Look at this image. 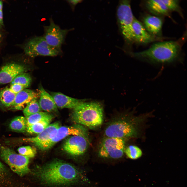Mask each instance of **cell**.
I'll use <instances>...</instances> for the list:
<instances>
[{"mask_svg": "<svg viewBox=\"0 0 187 187\" xmlns=\"http://www.w3.org/2000/svg\"><path fill=\"white\" fill-rule=\"evenodd\" d=\"M39 96V93L32 90L25 89L16 95L11 107L16 110L24 109L30 102L37 98Z\"/></svg>", "mask_w": 187, "mask_h": 187, "instance_id": "obj_15", "label": "cell"}, {"mask_svg": "<svg viewBox=\"0 0 187 187\" xmlns=\"http://www.w3.org/2000/svg\"><path fill=\"white\" fill-rule=\"evenodd\" d=\"M87 129L85 126L78 124L69 126H60L57 130L56 133L53 138L36 146L42 150L49 149L57 143L68 136L88 134Z\"/></svg>", "mask_w": 187, "mask_h": 187, "instance_id": "obj_9", "label": "cell"}, {"mask_svg": "<svg viewBox=\"0 0 187 187\" xmlns=\"http://www.w3.org/2000/svg\"><path fill=\"white\" fill-rule=\"evenodd\" d=\"M27 68L24 65L16 63H10L0 68V85L11 82L18 75L26 72Z\"/></svg>", "mask_w": 187, "mask_h": 187, "instance_id": "obj_12", "label": "cell"}, {"mask_svg": "<svg viewBox=\"0 0 187 187\" xmlns=\"http://www.w3.org/2000/svg\"><path fill=\"white\" fill-rule=\"evenodd\" d=\"M50 94L52 97L57 108H68L73 109L82 100L75 99L59 92H51Z\"/></svg>", "mask_w": 187, "mask_h": 187, "instance_id": "obj_17", "label": "cell"}, {"mask_svg": "<svg viewBox=\"0 0 187 187\" xmlns=\"http://www.w3.org/2000/svg\"><path fill=\"white\" fill-rule=\"evenodd\" d=\"M81 172L71 164L58 160L37 166L32 171L41 184L50 186H67L76 184L83 179Z\"/></svg>", "mask_w": 187, "mask_h": 187, "instance_id": "obj_1", "label": "cell"}, {"mask_svg": "<svg viewBox=\"0 0 187 187\" xmlns=\"http://www.w3.org/2000/svg\"><path fill=\"white\" fill-rule=\"evenodd\" d=\"M9 88L10 91L15 95L26 89L23 86L18 84H10V87Z\"/></svg>", "mask_w": 187, "mask_h": 187, "instance_id": "obj_30", "label": "cell"}, {"mask_svg": "<svg viewBox=\"0 0 187 187\" xmlns=\"http://www.w3.org/2000/svg\"><path fill=\"white\" fill-rule=\"evenodd\" d=\"M1 25L0 24V28L1 27Z\"/></svg>", "mask_w": 187, "mask_h": 187, "instance_id": "obj_35", "label": "cell"}, {"mask_svg": "<svg viewBox=\"0 0 187 187\" xmlns=\"http://www.w3.org/2000/svg\"><path fill=\"white\" fill-rule=\"evenodd\" d=\"M73 121L77 124L92 129H98L104 121V110L100 103L82 100L74 109L71 115Z\"/></svg>", "mask_w": 187, "mask_h": 187, "instance_id": "obj_3", "label": "cell"}, {"mask_svg": "<svg viewBox=\"0 0 187 187\" xmlns=\"http://www.w3.org/2000/svg\"><path fill=\"white\" fill-rule=\"evenodd\" d=\"M37 99L30 102L23 109V113L25 117L40 112L41 108Z\"/></svg>", "mask_w": 187, "mask_h": 187, "instance_id": "obj_24", "label": "cell"}, {"mask_svg": "<svg viewBox=\"0 0 187 187\" xmlns=\"http://www.w3.org/2000/svg\"><path fill=\"white\" fill-rule=\"evenodd\" d=\"M2 1H0V10H2Z\"/></svg>", "mask_w": 187, "mask_h": 187, "instance_id": "obj_33", "label": "cell"}, {"mask_svg": "<svg viewBox=\"0 0 187 187\" xmlns=\"http://www.w3.org/2000/svg\"><path fill=\"white\" fill-rule=\"evenodd\" d=\"M17 151L19 154L29 158L34 157L36 153L35 148L29 146L20 147Z\"/></svg>", "mask_w": 187, "mask_h": 187, "instance_id": "obj_29", "label": "cell"}, {"mask_svg": "<svg viewBox=\"0 0 187 187\" xmlns=\"http://www.w3.org/2000/svg\"><path fill=\"white\" fill-rule=\"evenodd\" d=\"M139 119L127 113L115 116L106 125L104 130V137L126 140L137 137Z\"/></svg>", "mask_w": 187, "mask_h": 187, "instance_id": "obj_4", "label": "cell"}, {"mask_svg": "<svg viewBox=\"0 0 187 187\" xmlns=\"http://www.w3.org/2000/svg\"><path fill=\"white\" fill-rule=\"evenodd\" d=\"M170 12H177L182 17L183 14L180 5L179 1L178 0H162Z\"/></svg>", "mask_w": 187, "mask_h": 187, "instance_id": "obj_28", "label": "cell"}, {"mask_svg": "<svg viewBox=\"0 0 187 187\" xmlns=\"http://www.w3.org/2000/svg\"><path fill=\"white\" fill-rule=\"evenodd\" d=\"M134 42L141 44H146L160 39V37L149 33L140 22L135 17L132 25Z\"/></svg>", "mask_w": 187, "mask_h": 187, "instance_id": "obj_13", "label": "cell"}, {"mask_svg": "<svg viewBox=\"0 0 187 187\" xmlns=\"http://www.w3.org/2000/svg\"><path fill=\"white\" fill-rule=\"evenodd\" d=\"M44 34L43 37L47 43L51 46L61 50L68 32L72 29H62L55 24L51 18L50 19L49 24L44 26Z\"/></svg>", "mask_w": 187, "mask_h": 187, "instance_id": "obj_10", "label": "cell"}, {"mask_svg": "<svg viewBox=\"0 0 187 187\" xmlns=\"http://www.w3.org/2000/svg\"><path fill=\"white\" fill-rule=\"evenodd\" d=\"M51 121H41L27 127V132L30 133L38 134L44 130L50 124Z\"/></svg>", "mask_w": 187, "mask_h": 187, "instance_id": "obj_26", "label": "cell"}, {"mask_svg": "<svg viewBox=\"0 0 187 187\" xmlns=\"http://www.w3.org/2000/svg\"><path fill=\"white\" fill-rule=\"evenodd\" d=\"M117 15L121 32L126 43L134 42L132 25L135 18L129 0L120 1L117 10Z\"/></svg>", "mask_w": 187, "mask_h": 187, "instance_id": "obj_5", "label": "cell"}, {"mask_svg": "<svg viewBox=\"0 0 187 187\" xmlns=\"http://www.w3.org/2000/svg\"><path fill=\"white\" fill-rule=\"evenodd\" d=\"M25 54L34 58L38 56H54L60 53L59 50L50 46L43 36H36L26 43L24 47Z\"/></svg>", "mask_w": 187, "mask_h": 187, "instance_id": "obj_8", "label": "cell"}, {"mask_svg": "<svg viewBox=\"0 0 187 187\" xmlns=\"http://www.w3.org/2000/svg\"><path fill=\"white\" fill-rule=\"evenodd\" d=\"M145 5L150 12L157 16H167L171 19L170 12L162 0L146 1Z\"/></svg>", "mask_w": 187, "mask_h": 187, "instance_id": "obj_19", "label": "cell"}, {"mask_svg": "<svg viewBox=\"0 0 187 187\" xmlns=\"http://www.w3.org/2000/svg\"><path fill=\"white\" fill-rule=\"evenodd\" d=\"M124 153L129 158L132 159L140 158L142 155V152L140 148L133 145H130L126 147Z\"/></svg>", "mask_w": 187, "mask_h": 187, "instance_id": "obj_27", "label": "cell"}, {"mask_svg": "<svg viewBox=\"0 0 187 187\" xmlns=\"http://www.w3.org/2000/svg\"><path fill=\"white\" fill-rule=\"evenodd\" d=\"M39 103L42 110L48 112H56L58 111L54 100L51 95L41 85L39 88Z\"/></svg>", "mask_w": 187, "mask_h": 187, "instance_id": "obj_18", "label": "cell"}, {"mask_svg": "<svg viewBox=\"0 0 187 187\" xmlns=\"http://www.w3.org/2000/svg\"><path fill=\"white\" fill-rule=\"evenodd\" d=\"M67 2L70 5L72 9L75 8V6L78 3L81 2L82 1L77 0H68Z\"/></svg>", "mask_w": 187, "mask_h": 187, "instance_id": "obj_31", "label": "cell"}, {"mask_svg": "<svg viewBox=\"0 0 187 187\" xmlns=\"http://www.w3.org/2000/svg\"><path fill=\"white\" fill-rule=\"evenodd\" d=\"M126 139L104 137L99 146L98 153L101 157L117 159L122 157L126 148Z\"/></svg>", "mask_w": 187, "mask_h": 187, "instance_id": "obj_7", "label": "cell"}, {"mask_svg": "<svg viewBox=\"0 0 187 187\" xmlns=\"http://www.w3.org/2000/svg\"><path fill=\"white\" fill-rule=\"evenodd\" d=\"M185 38V37L183 36L176 40L157 42L146 50L131 52L130 54L136 58L150 63H172L179 59Z\"/></svg>", "mask_w": 187, "mask_h": 187, "instance_id": "obj_2", "label": "cell"}, {"mask_svg": "<svg viewBox=\"0 0 187 187\" xmlns=\"http://www.w3.org/2000/svg\"><path fill=\"white\" fill-rule=\"evenodd\" d=\"M3 13L2 10H0V24L3 25Z\"/></svg>", "mask_w": 187, "mask_h": 187, "instance_id": "obj_32", "label": "cell"}, {"mask_svg": "<svg viewBox=\"0 0 187 187\" xmlns=\"http://www.w3.org/2000/svg\"><path fill=\"white\" fill-rule=\"evenodd\" d=\"M31 81L32 78L30 75L25 72L17 75L11 82L10 84H18L26 88L30 85Z\"/></svg>", "mask_w": 187, "mask_h": 187, "instance_id": "obj_23", "label": "cell"}, {"mask_svg": "<svg viewBox=\"0 0 187 187\" xmlns=\"http://www.w3.org/2000/svg\"><path fill=\"white\" fill-rule=\"evenodd\" d=\"M143 21L144 26L149 33L154 36L160 37L163 25L161 18L158 16L148 15L144 18Z\"/></svg>", "mask_w": 187, "mask_h": 187, "instance_id": "obj_16", "label": "cell"}, {"mask_svg": "<svg viewBox=\"0 0 187 187\" xmlns=\"http://www.w3.org/2000/svg\"><path fill=\"white\" fill-rule=\"evenodd\" d=\"M27 127L37 123L44 121H51L54 118L52 114L47 112H39L25 117Z\"/></svg>", "mask_w": 187, "mask_h": 187, "instance_id": "obj_20", "label": "cell"}, {"mask_svg": "<svg viewBox=\"0 0 187 187\" xmlns=\"http://www.w3.org/2000/svg\"><path fill=\"white\" fill-rule=\"evenodd\" d=\"M89 143V134L73 135L67 139L63 145V148L70 155L79 156L86 151Z\"/></svg>", "mask_w": 187, "mask_h": 187, "instance_id": "obj_11", "label": "cell"}, {"mask_svg": "<svg viewBox=\"0 0 187 187\" xmlns=\"http://www.w3.org/2000/svg\"><path fill=\"white\" fill-rule=\"evenodd\" d=\"M9 126L11 129L15 131L24 132L27 128L25 118L22 116L15 117L11 121Z\"/></svg>", "mask_w": 187, "mask_h": 187, "instance_id": "obj_22", "label": "cell"}, {"mask_svg": "<svg viewBox=\"0 0 187 187\" xmlns=\"http://www.w3.org/2000/svg\"><path fill=\"white\" fill-rule=\"evenodd\" d=\"M15 96L8 87L0 89V105L6 108L11 106Z\"/></svg>", "mask_w": 187, "mask_h": 187, "instance_id": "obj_21", "label": "cell"}, {"mask_svg": "<svg viewBox=\"0 0 187 187\" xmlns=\"http://www.w3.org/2000/svg\"><path fill=\"white\" fill-rule=\"evenodd\" d=\"M11 178L9 171L0 161V187H6L10 184Z\"/></svg>", "mask_w": 187, "mask_h": 187, "instance_id": "obj_25", "label": "cell"}, {"mask_svg": "<svg viewBox=\"0 0 187 187\" xmlns=\"http://www.w3.org/2000/svg\"><path fill=\"white\" fill-rule=\"evenodd\" d=\"M60 126L58 122L50 124L44 130L36 136L23 139V141L34 144L36 146L49 140L55 135L57 129Z\"/></svg>", "mask_w": 187, "mask_h": 187, "instance_id": "obj_14", "label": "cell"}, {"mask_svg": "<svg viewBox=\"0 0 187 187\" xmlns=\"http://www.w3.org/2000/svg\"><path fill=\"white\" fill-rule=\"evenodd\" d=\"M0 156L11 170L19 175L23 176L29 172V158L16 153L7 146H0Z\"/></svg>", "mask_w": 187, "mask_h": 187, "instance_id": "obj_6", "label": "cell"}, {"mask_svg": "<svg viewBox=\"0 0 187 187\" xmlns=\"http://www.w3.org/2000/svg\"><path fill=\"white\" fill-rule=\"evenodd\" d=\"M1 34H0V38H1Z\"/></svg>", "mask_w": 187, "mask_h": 187, "instance_id": "obj_34", "label": "cell"}]
</instances>
